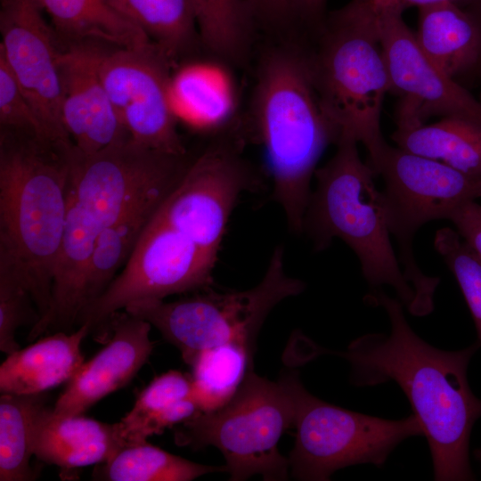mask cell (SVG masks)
<instances>
[{"label": "cell", "instance_id": "cell-1", "mask_svg": "<svg viewBox=\"0 0 481 481\" xmlns=\"http://www.w3.org/2000/svg\"><path fill=\"white\" fill-rule=\"evenodd\" d=\"M365 298L385 309L389 333L365 334L353 340L346 351L325 353L350 363V381L355 386L387 381L399 386L428 440L435 480L474 479L469 448L472 428L481 417V400L469 387L467 371L480 342L457 351L436 348L412 330L399 299L382 291Z\"/></svg>", "mask_w": 481, "mask_h": 481}, {"label": "cell", "instance_id": "cell-2", "mask_svg": "<svg viewBox=\"0 0 481 481\" xmlns=\"http://www.w3.org/2000/svg\"><path fill=\"white\" fill-rule=\"evenodd\" d=\"M72 145L0 131V271L25 286L39 320L52 300L68 210Z\"/></svg>", "mask_w": 481, "mask_h": 481}, {"label": "cell", "instance_id": "cell-3", "mask_svg": "<svg viewBox=\"0 0 481 481\" xmlns=\"http://www.w3.org/2000/svg\"><path fill=\"white\" fill-rule=\"evenodd\" d=\"M252 119L273 179V198L282 208L290 231L302 233L316 165L326 148L339 139L322 106L309 55L275 49L264 57Z\"/></svg>", "mask_w": 481, "mask_h": 481}, {"label": "cell", "instance_id": "cell-4", "mask_svg": "<svg viewBox=\"0 0 481 481\" xmlns=\"http://www.w3.org/2000/svg\"><path fill=\"white\" fill-rule=\"evenodd\" d=\"M358 143L339 139L334 156L315 170L303 231L314 249H327L333 238L355 253L363 274L372 287L389 285L414 315L421 316L416 292L392 248L383 192L375 187V173L362 161Z\"/></svg>", "mask_w": 481, "mask_h": 481}, {"label": "cell", "instance_id": "cell-5", "mask_svg": "<svg viewBox=\"0 0 481 481\" xmlns=\"http://www.w3.org/2000/svg\"><path fill=\"white\" fill-rule=\"evenodd\" d=\"M296 372L271 381L255 373L253 366L232 398L223 407L199 412L179 424L175 443L194 450L217 448L232 481L253 475L265 480H286L289 461L279 452L284 432L294 425Z\"/></svg>", "mask_w": 481, "mask_h": 481}, {"label": "cell", "instance_id": "cell-6", "mask_svg": "<svg viewBox=\"0 0 481 481\" xmlns=\"http://www.w3.org/2000/svg\"><path fill=\"white\" fill-rule=\"evenodd\" d=\"M318 34V47L309 61L322 106L339 139L364 145L374 172L387 145L380 118L386 94L391 93L377 29L330 12Z\"/></svg>", "mask_w": 481, "mask_h": 481}, {"label": "cell", "instance_id": "cell-7", "mask_svg": "<svg viewBox=\"0 0 481 481\" xmlns=\"http://www.w3.org/2000/svg\"><path fill=\"white\" fill-rule=\"evenodd\" d=\"M304 289L302 281L287 274L284 249L278 246L263 279L251 289L225 293L209 289L170 302L140 300L124 310L155 327L191 365L200 351L227 343L254 352L256 338L272 309Z\"/></svg>", "mask_w": 481, "mask_h": 481}, {"label": "cell", "instance_id": "cell-8", "mask_svg": "<svg viewBox=\"0 0 481 481\" xmlns=\"http://www.w3.org/2000/svg\"><path fill=\"white\" fill-rule=\"evenodd\" d=\"M374 173L385 181L388 228L399 244L403 271L426 315L434 308L439 279L426 276L418 267L412 248L413 236L424 224L449 220L460 206L480 198L481 179L388 144Z\"/></svg>", "mask_w": 481, "mask_h": 481}, {"label": "cell", "instance_id": "cell-9", "mask_svg": "<svg viewBox=\"0 0 481 481\" xmlns=\"http://www.w3.org/2000/svg\"><path fill=\"white\" fill-rule=\"evenodd\" d=\"M295 444L289 468L298 480L324 481L357 464L382 466L404 440L424 436L414 414L401 420L374 417L329 404L296 386Z\"/></svg>", "mask_w": 481, "mask_h": 481}, {"label": "cell", "instance_id": "cell-10", "mask_svg": "<svg viewBox=\"0 0 481 481\" xmlns=\"http://www.w3.org/2000/svg\"><path fill=\"white\" fill-rule=\"evenodd\" d=\"M216 261L153 216L122 270L81 312L77 327L87 324L94 339L105 342L109 318L130 304L209 289Z\"/></svg>", "mask_w": 481, "mask_h": 481}, {"label": "cell", "instance_id": "cell-11", "mask_svg": "<svg viewBox=\"0 0 481 481\" xmlns=\"http://www.w3.org/2000/svg\"><path fill=\"white\" fill-rule=\"evenodd\" d=\"M96 58L101 80L132 141L186 156L173 112L167 57L153 44L121 48L98 43Z\"/></svg>", "mask_w": 481, "mask_h": 481}, {"label": "cell", "instance_id": "cell-12", "mask_svg": "<svg viewBox=\"0 0 481 481\" xmlns=\"http://www.w3.org/2000/svg\"><path fill=\"white\" fill-rule=\"evenodd\" d=\"M255 185L234 147L217 142L191 161L154 217L217 257L238 199Z\"/></svg>", "mask_w": 481, "mask_h": 481}, {"label": "cell", "instance_id": "cell-13", "mask_svg": "<svg viewBox=\"0 0 481 481\" xmlns=\"http://www.w3.org/2000/svg\"><path fill=\"white\" fill-rule=\"evenodd\" d=\"M375 25L391 93L399 96L396 129L419 127L431 117L461 118L481 125V102L429 61L403 14H386Z\"/></svg>", "mask_w": 481, "mask_h": 481}, {"label": "cell", "instance_id": "cell-14", "mask_svg": "<svg viewBox=\"0 0 481 481\" xmlns=\"http://www.w3.org/2000/svg\"><path fill=\"white\" fill-rule=\"evenodd\" d=\"M0 54L53 142L72 143L61 112V45L35 0H1Z\"/></svg>", "mask_w": 481, "mask_h": 481}, {"label": "cell", "instance_id": "cell-15", "mask_svg": "<svg viewBox=\"0 0 481 481\" xmlns=\"http://www.w3.org/2000/svg\"><path fill=\"white\" fill-rule=\"evenodd\" d=\"M98 42L61 45V119L77 150L94 153L131 139L97 69Z\"/></svg>", "mask_w": 481, "mask_h": 481}, {"label": "cell", "instance_id": "cell-16", "mask_svg": "<svg viewBox=\"0 0 481 481\" xmlns=\"http://www.w3.org/2000/svg\"><path fill=\"white\" fill-rule=\"evenodd\" d=\"M151 329L148 322L126 310L114 313L106 324V345L68 381L53 412L65 416L83 414L128 384L153 350Z\"/></svg>", "mask_w": 481, "mask_h": 481}, {"label": "cell", "instance_id": "cell-17", "mask_svg": "<svg viewBox=\"0 0 481 481\" xmlns=\"http://www.w3.org/2000/svg\"><path fill=\"white\" fill-rule=\"evenodd\" d=\"M119 421L105 423L79 415H59L45 405L33 430V454L63 469L102 464L125 447Z\"/></svg>", "mask_w": 481, "mask_h": 481}, {"label": "cell", "instance_id": "cell-18", "mask_svg": "<svg viewBox=\"0 0 481 481\" xmlns=\"http://www.w3.org/2000/svg\"><path fill=\"white\" fill-rule=\"evenodd\" d=\"M89 333L84 323L74 331L53 332L7 355L0 366L1 394L45 393L71 379L85 363L81 344Z\"/></svg>", "mask_w": 481, "mask_h": 481}, {"label": "cell", "instance_id": "cell-19", "mask_svg": "<svg viewBox=\"0 0 481 481\" xmlns=\"http://www.w3.org/2000/svg\"><path fill=\"white\" fill-rule=\"evenodd\" d=\"M415 37L429 61L455 81L481 68V31L465 8L451 3L419 8Z\"/></svg>", "mask_w": 481, "mask_h": 481}, {"label": "cell", "instance_id": "cell-20", "mask_svg": "<svg viewBox=\"0 0 481 481\" xmlns=\"http://www.w3.org/2000/svg\"><path fill=\"white\" fill-rule=\"evenodd\" d=\"M49 15L61 45L98 42L121 48L152 45L148 36L107 0H35Z\"/></svg>", "mask_w": 481, "mask_h": 481}, {"label": "cell", "instance_id": "cell-21", "mask_svg": "<svg viewBox=\"0 0 481 481\" xmlns=\"http://www.w3.org/2000/svg\"><path fill=\"white\" fill-rule=\"evenodd\" d=\"M171 190L150 195L99 234L84 282L83 310L105 291L123 268L143 230Z\"/></svg>", "mask_w": 481, "mask_h": 481}, {"label": "cell", "instance_id": "cell-22", "mask_svg": "<svg viewBox=\"0 0 481 481\" xmlns=\"http://www.w3.org/2000/svg\"><path fill=\"white\" fill-rule=\"evenodd\" d=\"M397 147L444 163L481 179V125L461 118H443L419 127L396 129L391 135Z\"/></svg>", "mask_w": 481, "mask_h": 481}, {"label": "cell", "instance_id": "cell-23", "mask_svg": "<svg viewBox=\"0 0 481 481\" xmlns=\"http://www.w3.org/2000/svg\"><path fill=\"white\" fill-rule=\"evenodd\" d=\"M172 61L200 41L191 0H107Z\"/></svg>", "mask_w": 481, "mask_h": 481}, {"label": "cell", "instance_id": "cell-24", "mask_svg": "<svg viewBox=\"0 0 481 481\" xmlns=\"http://www.w3.org/2000/svg\"><path fill=\"white\" fill-rule=\"evenodd\" d=\"M46 405L45 393L0 396V480L35 479L30 467L35 420Z\"/></svg>", "mask_w": 481, "mask_h": 481}, {"label": "cell", "instance_id": "cell-25", "mask_svg": "<svg viewBox=\"0 0 481 481\" xmlns=\"http://www.w3.org/2000/svg\"><path fill=\"white\" fill-rule=\"evenodd\" d=\"M190 366L193 400L200 412H213L235 395L253 366V352L245 346L227 343L200 351Z\"/></svg>", "mask_w": 481, "mask_h": 481}, {"label": "cell", "instance_id": "cell-26", "mask_svg": "<svg viewBox=\"0 0 481 481\" xmlns=\"http://www.w3.org/2000/svg\"><path fill=\"white\" fill-rule=\"evenodd\" d=\"M96 470L95 478L108 481H191L226 467L196 463L144 441L126 445Z\"/></svg>", "mask_w": 481, "mask_h": 481}, {"label": "cell", "instance_id": "cell-27", "mask_svg": "<svg viewBox=\"0 0 481 481\" xmlns=\"http://www.w3.org/2000/svg\"><path fill=\"white\" fill-rule=\"evenodd\" d=\"M200 42L211 53L238 61L245 53L255 18L245 0H191Z\"/></svg>", "mask_w": 481, "mask_h": 481}, {"label": "cell", "instance_id": "cell-28", "mask_svg": "<svg viewBox=\"0 0 481 481\" xmlns=\"http://www.w3.org/2000/svg\"><path fill=\"white\" fill-rule=\"evenodd\" d=\"M192 392V375L171 370L156 377L140 393L134 407L119 421L126 444L147 441L143 437L147 424L170 405L191 397Z\"/></svg>", "mask_w": 481, "mask_h": 481}, {"label": "cell", "instance_id": "cell-29", "mask_svg": "<svg viewBox=\"0 0 481 481\" xmlns=\"http://www.w3.org/2000/svg\"><path fill=\"white\" fill-rule=\"evenodd\" d=\"M436 251L455 275L471 313L481 344V259L460 235L450 228L436 232Z\"/></svg>", "mask_w": 481, "mask_h": 481}, {"label": "cell", "instance_id": "cell-30", "mask_svg": "<svg viewBox=\"0 0 481 481\" xmlns=\"http://www.w3.org/2000/svg\"><path fill=\"white\" fill-rule=\"evenodd\" d=\"M38 320L37 308L25 286L12 274L0 271V350L7 355L20 349L17 330L33 327Z\"/></svg>", "mask_w": 481, "mask_h": 481}, {"label": "cell", "instance_id": "cell-31", "mask_svg": "<svg viewBox=\"0 0 481 481\" xmlns=\"http://www.w3.org/2000/svg\"><path fill=\"white\" fill-rule=\"evenodd\" d=\"M0 127L53 142L48 136L2 54H0Z\"/></svg>", "mask_w": 481, "mask_h": 481}, {"label": "cell", "instance_id": "cell-32", "mask_svg": "<svg viewBox=\"0 0 481 481\" xmlns=\"http://www.w3.org/2000/svg\"><path fill=\"white\" fill-rule=\"evenodd\" d=\"M473 0H351L333 11L339 17L375 26L376 21L389 13H400L410 8H421L440 3H451L467 8Z\"/></svg>", "mask_w": 481, "mask_h": 481}, {"label": "cell", "instance_id": "cell-33", "mask_svg": "<svg viewBox=\"0 0 481 481\" xmlns=\"http://www.w3.org/2000/svg\"><path fill=\"white\" fill-rule=\"evenodd\" d=\"M458 233L481 259V205L475 200L460 206L451 216Z\"/></svg>", "mask_w": 481, "mask_h": 481}, {"label": "cell", "instance_id": "cell-34", "mask_svg": "<svg viewBox=\"0 0 481 481\" xmlns=\"http://www.w3.org/2000/svg\"><path fill=\"white\" fill-rule=\"evenodd\" d=\"M255 20L271 26L298 20L294 0H245Z\"/></svg>", "mask_w": 481, "mask_h": 481}, {"label": "cell", "instance_id": "cell-35", "mask_svg": "<svg viewBox=\"0 0 481 481\" xmlns=\"http://www.w3.org/2000/svg\"><path fill=\"white\" fill-rule=\"evenodd\" d=\"M298 20L321 29L327 18V0H294Z\"/></svg>", "mask_w": 481, "mask_h": 481}, {"label": "cell", "instance_id": "cell-36", "mask_svg": "<svg viewBox=\"0 0 481 481\" xmlns=\"http://www.w3.org/2000/svg\"><path fill=\"white\" fill-rule=\"evenodd\" d=\"M465 9L472 15L481 31V0H473Z\"/></svg>", "mask_w": 481, "mask_h": 481}, {"label": "cell", "instance_id": "cell-37", "mask_svg": "<svg viewBox=\"0 0 481 481\" xmlns=\"http://www.w3.org/2000/svg\"><path fill=\"white\" fill-rule=\"evenodd\" d=\"M474 455H475L476 459L481 463V449H477L474 452Z\"/></svg>", "mask_w": 481, "mask_h": 481}]
</instances>
